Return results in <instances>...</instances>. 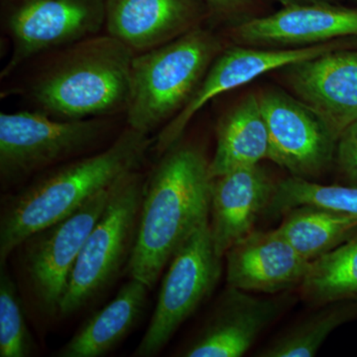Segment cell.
<instances>
[{"label":"cell","instance_id":"1","mask_svg":"<svg viewBox=\"0 0 357 357\" xmlns=\"http://www.w3.org/2000/svg\"><path fill=\"white\" fill-rule=\"evenodd\" d=\"M152 144L149 135L128 126L105 149L48 169L2 199L0 265L26 237L69 217L122 176L139 170Z\"/></svg>","mask_w":357,"mask_h":357},{"label":"cell","instance_id":"2","mask_svg":"<svg viewBox=\"0 0 357 357\" xmlns=\"http://www.w3.org/2000/svg\"><path fill=\"white\" fill-rule=\"evenodd\" d=\"M211 180L199 148L177 142L161 154L145 182L130 278L151 290L181 246L210 220Z\"/></svg>","mask_w":357,"mask_h":357},{"label":"cell","instance_id":"3","mask_svg":"<svg viewBox=\"0 0 357 357\" xmlns=\"http://www.w3.org/2000/svg\"><path fill=\"white\" fill-rule=\"evenodd\" d=\"M54 53L29 88L36 110L64 121L126 112L135 56L126 45L107 33Z\"/></svg>","mask_w":357,"mask_h":357},{"label":"cell","instance_id":"4","mask_svg":"<svg viewBox=\"0 0 357 357\" xmlns=\"http://www.w3.org/2000/svg\"><path fill=\"white\" fill-rule=\"evenodd\" d=\"M222 51L218 35L202 25L135 54L126 112L128 128L147 135L164 128L190 102Z\"/></svg>","mask_w":357,"mask_h":357},{"label":"cell","instance_id":"5","mask_svg":"<svg viewBox=\"0 0 357 357\" xmlns=\"http://www.w3.org/2000/svg\"><path fill=\"white\" fill-rule=\"evenodd\" d=\"M146 178L139 170L112 185L109 202L89 232L61 304L59 317L68 318L98 299L128 269L139 225Z\"/></svg>","mask_w":357,"mask_h":357},{"label":"cell","instance_id":"6","mask_svg":"<svg viewBox=\"0 0 357 357\" xmlns=\"http://www.w3.org/2000/svg\"><path fill=\"white\" fill-rule=\"evenodd\" d=\"M110 130L105 117L64 121L36 109L1 112V187L23 184L53 167L100 151Z\"/></svg>","mask_w":357,"mask_h":357},{"label":"cell","instance_id":"7","mask_svg":"<svg viewBox=\"0 0 357 357\" xmlns=\"http://www.w3.org/2000/svg\"><path fill=\"white\" fill-rule=\"evenodd\" d=\"M112 187L98 192L69 217L26 237L14 249L20 282L43 318L59 317L77 257L109 202Z\"/></svg>","mask_w":357,"mask_h":357},{"label":"cell","instance_id":"8","mask_svg":"<svg viewBox=\"0 0 357 357\" xmlns=\"http://www.w3.org/2000/svg\"><path fill=\"white\" fill-rule=\"evenodd\" d=\"M210 220L203 223L168 264L156 307L132 356H158L180 326L211 297L222 275Z\"/></svg>","mask_w":357,"mask_h":357},{"label":"cell","instance_id":"9","mask_svg":"<svg viewBox=\"0 0 357 357\" xmlns=\"http://www.w3.org/2000/svg\"><path fill=\"white\" fill-rule=\"evenodd\" d=\"M107 0H1L11 54L1 77L32 58L100 34Z\"/></svg>","mask_w":357,"mask_h":357},{"label":"cell","instance_id":"10","mask_svg":"<svg viewBox=\"0 0 357 357\" xmlns=\"http://www.w3.org/2000/svg\"><path fill=\"white\" fill-rule=\"evenodd\" d=\"M269 133V160L295 177H316L335 158L337 138L314 110L278 89L258 96Z\"/></svg>","mask_w":357,"mask_h":357},{"label":"cell","instance_id":"11","mask_svg":"<svg viewBox=\"0 0 357 357\" xmlns=\"http://www.w3.org/2000/svg\"><path fill=\"white\" fill-rule=\"evenodd\" d=\"M342 48L340 40L302 48H261L237 45L222 51L184 109L164 126L155 141L159 154L178 142L188 124L215 96L250 83L267 73Z\"/></svg>","mask_w":357,"mask_h":357},{"label":"cell","instance_id":"12","mask_svg":"<svg viewBox=\"0 0 357 357\" xmlns=\"http://www.w3.org/2000/svg\"><path fill=\"white\" fill-rule=\"evenodd\" d=\"M237 45L261 48H302L357 36V8L335 3L282 7L249 18L230 30Z\"/></svg>","mask_w":357,"mask_h":357},{"label":"cell","instance_id":"13","mask_svg":"<svg viewBox=\"0 0 357 357\" xmlns=\"http://www.w3.org/2000/svg\"><path fill=\"white\" fill-rule=\"evenodd\" d=\"M294 95L337 138L357 121V50L340 48L284 68Z\"/></svg>","mask_w":357,"mask_h":357},{"label":"cell","instance_id":"14","mask_svg":"<svg viewBox=\"0 0 357 357\" xmlns=\"http://www.w3.org/2000/svg\"><path fill=\"white\" fill-rule=\"evenodd\" d=\"M283 300L260 299L241 289L227 288L203 328L185 347L187 357H239L283 311Z\"/></svg>","mask_w":357,"mask_h":357},{"label":"cell","instance_id":"15","mask_svg":"<svg viewBox=\"0 0 357 357\" xmlns=\"http://www.w3.org/2000/svg\"><path fill=\"white\" fill-rule=\"evenodd\" d=\"M206 20L203 0H107L105 27L138 54L173 41Z\"/></svg>","mask_w":357,"mask_h":357},{"label":"cell","instance_id":"16","mask_svg":"<svg viewBox=\"0 0 357 357\" xmlns=\"http://www.w3.org/2000/svg\"><path fill=\"white\" fill-rule=\"evenodd\" d=\"M227 282L246 292L277 294L302 285L311 262L277 231H255L225 255Z\"/></svg>","mask_w":357,"mask_h":357},{"label":"cell","instance_id":"17","mask_svg":"<svg viewBox=\"0 0 357 357\" xmlns=\"http://www.w3.org/2000/svg\"><path fill=\"white\" fill-rule=\"evenodd\" d=\"M275 187L259 164L211 180L210 229L218 256L225 257L232 245L253 231L266 213Z\"/></svg>","mask_w":357,"mask_h":357},{"label":"cell","instance_id":"18","mask_svg":"<svg viewBox=\"0 0 357 357\" xmlns=\"http://www.w3.org/2000/svg\"><path fill=\"white\" fill-rule=\"evenodd\" d=\"M143 282L130 278L107 306L89 317L56 354L59 357H100L114 351L138 325L147 306Z\"/></svg>","mask_w":357,"mask_h":357},{"label":"cell","instance_id":"19","mask_svg":"<svg viewBox=\"0 0 357 357\" xmlns=\"http://www.w3.org/2000/svg\"><path fill=\"white\" fill-rule=\"evenodd\" d=\"M269 157V133L259 98L246 96L218 123L217 146L210 161L211 177L258 165Z\"/></svg>","mask_w":357,"mask_h":357},{"label":"cell","instance_id":"20","mask_svg":"<svg viewBox=\"0 0 357 357\" xmlns=\"http://www.w3.org/2000/svg\"><path fill=\"white\" fill-rule=\"evenodd\" d=\"M283 215L277 231L310 262L338 248L357 231L356 215L321 206H296Z\"/></svg>","mask_w":357,"mask_h":357},{"label":"cell","instance_id":"21","mask_svg":"<svg viewBox=\"0 0 357 357\" xmlns=\"http://www.w3.org/2000/svg\"><path fill=\"white\" fill-rule=\"evenodd\" d=\"M300 288L304 299L319 306L344 301L357 303V231L311 262Z\"/></svg>","mask_w":357,"mask_h":357},{"label":"cell","instance_id":"22","mask_svg":"<svg viewBox=\"0 0 357 357\" xmlns=\"http://www.w3.org/2000/svg\"><path fill=\"white\" fill-rule=\"evenodd\" d=\"M357 318L356 302L324 305L265 347L260 356L311 357L338 326Z\"/></svg>","mask_w":357,"mask_h":357},{"label":"cell","instance_id":"23","mask_svg":"<svg viewBox=\"0 0 357 357\" xmlns=\"http://www.w3.org/2000/svg\"><path fill=\"white\" fill-rule=\"evenodd\" d=\"M305 204L357 217V187L321 185L292 176L276 185L266 213L283 215L291 208Z\"/></svg>","mask_w":357,"mask_h":357},{"label":"cell","instance_id":"24","mask_svg":"<svg viewBox=\"0 0 357 357\" xmlns=\"http://www.w3.org/2000/svg\"><path fill=\"white\" fill-rule=\"evenodd\" d=\"M4 266L0 267V356H31L35 342L26 324L20 292Z\"/></svg>","mask_w":357,"mask_h":357},{"label":"cell","instance_id":"25","mask_svg":"<svg viewBox=\"0 0 357 357\" xmlns=\"http://www.w3.org/2000/svg\"><path fill=\"white\" fill-rule=\"evenodd\" d=\"M335 158L347 184L357 187V121L338 137Z\"/></svg>","mask_w":357,"mask_h":357},{"label":"cell","instance_id":"26","mask_svg":"<svg viewBox=\"0 0 357 357\" xmlns=\"http://www.w3.org/2000/svg\"><path fill=\"white\" fill-rule=\"evenodd\" d=\"M208 20L218 22H241L261 0H203ZM236 23V24H237Z\"/></svg>","mask_w":357,"mask_h":357},{"label":"cell","instance_id":"27","mask_svg":"<svg viewBox=\"0 0 357 357\" xmlns=\"http://www.w3.org/2000/svg\"><path fill=\"white\" fill-rule=\"evenodd\" d=\"M282 7L304 6V4H328L335 3L333 0H276Z\"/></svg>","mask_w":357,"mask_h":357}]
</instances>
